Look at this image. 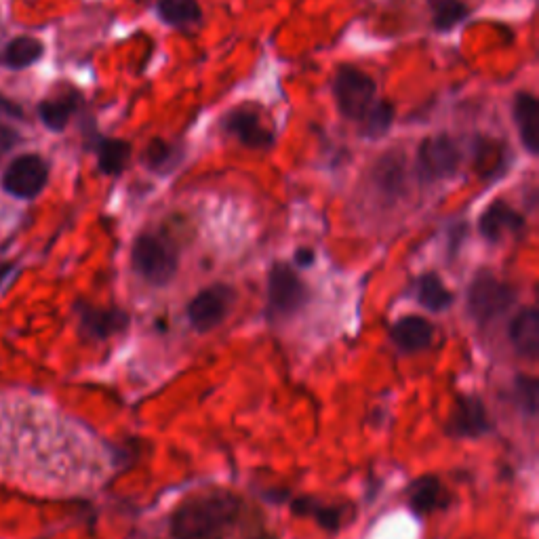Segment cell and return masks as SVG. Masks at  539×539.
I'll list each match as a JSON object with an SVG mask.
<instances>
[{"label":"cell","mask_w":539,"mask_h":539,"mask_svg":"<svg viewBox=\"0 0 539 539\" xmlns=\"http://www.w3.org/2000/svg\"><path fill=\"white\" fill-rule=\"evenodd\" d=\"M238 510L232 495L215 493L192 497L171 518L175 539H222Z\"/></svg>","instance_id":"1"},{"label":"cell","mask_w":539,"mask_h":539,"mask_svg":"<svg viewBox=\"0 0 539 539\" xmlns=\"http://www.w3.org/2000/svg\"><path fill=\"white\" fill-rule=\"evenodd\" d=\"M333 97L339 114L361 123L377 102V85L365 70L344 64L333 76Z\"/></svg>","instance_id":"2"},{"label":"cell","mask_w":539,"mask_h":539,"mask_svg":"<svg viewBox=\"0 0 539 539\" xmlns=\"http://www.w3.org/2000/svg\"><path fill=\"white\" fill-rule=\"evenodd\" d=\"M133 268L152 287L169 285L179 268V257L171 243L156 234L137 236L131 251Z\"/></svg>","instance_id":"3"},{"label":"cell","mask_w":539,"mask_h":539,"mask_svg":"<svg viewBox=\"0 0 539 539\" xmlns=\"http://www.w3.org/2000/svg\"><path fill=\"white\" fill-rule=\"evenodd\" d=\"M462 148L449 135H430L417 148V173L422 182L432 184L449 179L462 165Z\"/></svg>","instance_id":"4"},{"label":"cell","mask_w":539,"mask_h":539,"mask_svg":"<svg viewBox=\"0 0 539 539\" xmlns=\"http://www.w3.org/2000/svg\"><path fill=\"white\" fill-rule=\"evenodd\" d=\"M222 129L226 135L234 137L249 150L268 152L274 148L276 135L274 129L266 123L262 110L255 106H238L222 118Z\"/></svg>","instance_id":"5"},{"label":"cell","mask_w":539,"mask_h":539,"mask_svg":"<svg viewBox=\"0 0 539 539\" xmlns=\"http://www.w3.org/2000/svg\"><path fill=\"white\" fill-rule=\"evenodd\" d=\"M49 182V165L43 156L24 154L9 163L3 175V190L13 198L32 201Z\"/></svg>","instance_id":"6"},{"label":"cell","mask_w":539,"mask_h":539,"mask_svg":"<svg viewBox=\"0 0 539 539\" xmlns=\"http://www.w3.org/2000/svg\"><path fill=\"white\" fill-rule=\"evenodd\" d=\"M514 304L510 285L497 281L491 274H481L468 291V308L478 323H489Z\"/></svg>","instance_id":"7"},{"label":"cell","mask_w":539,"mask_h":539,"mask_svg":"<svg viewBox=\"0 0 539 539\" xmlns=\"http://www.w3.org/2000/svg\"><path fill=\"white\" fill-rule=\"evenodd\" d=\"M306 302L302 278L285 264H276L268 278V314L270 318H287Z\"/></svg>","instance_id":"8"},{"label":"cell","mask_w":539,"mask_h":539,"mask_svg":"<svg viewBox=\"0 0 539 539\" xmlns=\"http://www.w3.org/2000/svg\"><path fill=\"white\" fill-rule=\"evenodd\" d=\"M236 302V293L228 285H211L198 293L188 306V321L198 331H211L226 321L232 306Z\"/></svg>","instance_id":"9"},{"label":"cell","mask_w":539,"mask_h":539,"mask_svg":"<svg viewBox=\"0 0 539 539\" xmlns=\"http://www.w3.org/2000/svg\"><path fill=\"white\" fill-rule=\"evenodd\" d=\"M491 428L485 405L476 396L459 398L449 422V432L459 438H476Z\"/></svg>","instance_id":"10"},{"label":"cell","mask_w":539,"mask_h":539,"mask_svg":"<svg viewBox=\"0 0 539 539\" xmlns=\"http://www.w3.org/2000/svg\"><path fill=\"white\" fill-rule=\"evenodd\" d=\"M514 125L518 129L523 148L535 156L539 152V102L529 91L516 93L514 97Z\"/></svg>","instance_id":"11"},{"label":"cell","mask_w":539,"mask_h":539,"mask_svg":"<svg viewBox=\"0 0 539 539\" xmlns=\"http://www.w3.org/2000/svg\"><path fill=\"white\" fill-rule=\"evenodd\" d=\"M523 228L525 217L504 201H495L493 205H489L481 215V222H478V230H481V234L491 243L502 241L508 232H521Z\"/></svg>","instance_id":"12"},{"label":"cell","mask_w":539,"mask_h":539,"mask_svg":"<svg viewBox=\"0 0 539 539\" xmlns=\"http://www.w3.org/2000/svg\"><path fill=\"white\" fill-rule=\"evenodd\" d=\"M89 148L97 154V167L104 175H121L131 158V144L127 139H116V137H104V135H95Z\"/></svg>","instance_id":"13"},{"label":"cell","mask_w":539,"mask_h":539,"mask_svg":"<svg viewBox=\"0 0 539 539\" xmlns=\"http://www.w3.org/2000/svg\"><path fill=\"white\" fill-rule=\"evenodd\" d=\"M390 335L392 342L401 350L417 352L432 344L434 329L422 316H405L392 327Z\"/></svg>","instance_id":"14"},{"label":"cell","mask_w":539,"mask_h":539,"mask_svg":"<svg viewBox=\"0 0 539 539\" xmlns=\"http://www.w3.org/2000/svg\"><path fill=\"white\" fill-rule=\"evenodd\" d=\"M510 339L518 354L535 358L539 352V312L531 306L516 314L510 325Z\"/></svg>","instance_id":"15"},{"label":"cell","mask_w":539,"mask_h":539,"mask_svg":"<svg viewBox=\"0 0 539 539\" xmlns=\"http://www.w3.org/2000/svg\"><path fill=\"white\" fill-rule=\"evenodd\" d=\"M156 13L163 24L175 30H188L203 22L198 0H156Z\"/></svg>","instance_id":"16"},{"label":"cell","mask_w":539,"mask_h":539,"mask_svg":"<svg viewBox=\"0 0 539 539\" xmlns=\"http://www.w3.org/2000/svg\"><path fill=\"white\" fill-rule=\"evenodd\" d=\"M45 55L43 41H38L34 36H17L5 47L0 64L9 70H26L34 64H38Z\"/></svg>","instance_id":"17"},{"label":"cell","mask_w":539,"mask_h":539,"mask_svg":"<svg viewBox=\"0 0 539 539\" xmlns=\"http://www.w3.org/2000/svg\"><path fill=\"white\" fill-rule=\"evenodd\" d=\"M78 102H81V97L76 93L64 95L59 99H45V102H41V106H38V118H41V123L49 131L62 133L72 121L74 112L78 110Z\"/></svg>","instance_id":"18"},{"label":"cell","mask_w":539,"mask_h":539,"mask_svg":"<svg viewBox=\"0 0 539 539\" xmlns=\"http://www.w3.org/2000/svg\"><path fill=\"white\" fill-rule=\"evenodd\" d=\"M428 7L432 13V26L438 34H447L459 24H464L470 7L464 0H428Z\"/></svg>","instance_id":"19"},{"label":"cell","mask_w":539,"mask_h":539,"mask_svg":"<svg viewBox=\"0 0 539 539\" xmlns=\"http://www.w3.org/2000/svg\"><path fill=\"white\" fill-rule=\"evenodd\" d=\"M375 184L388 196L401 194L405 186V158L398 152L386 154L375 167Z\"/></svg>","instance_id":"20"},{"label":"cell","mask_w":539,"mask_h":539,"mask_svg":"<svg viewBox=\"0 0 539 539\" xmlns=\"http://www.w3.org/2000/svg\"><path fill=\"white\" fill-rule=\"evenodd\" d=\"M443 499H445L443 485H441V481H438V478H432V476L419 478V481L409 491V504H411L413 512H417V514H428L436 508H441Z\"/></svg>","instance_id":"21"},{"label":"cell","mask_w":539,"mask_h":539,"mask_svg":"<svg viewBox=\"0 0 539 539\" xmlns=\"http://www.w3.org/2000/svg\"><path fill=\"white\" fill-rule=\"evenodd\" d=\"M417 299L424 308L432 312H441L451 306L453 295L436 274H426L419 278L417 283Z\"/></svg>","instance_id":"22"},{"label":"cell","mask_w":539,"mask_h":539,"mask_svg":"<svg viewBox=\"0 0 539 539\" xmlns=\"http://www.w3.org/2000/svg\"><path fill=\"white\" fill-rule=\"evenodd\" d=\"M81 316H83V329L93 337H108L127 325V316L121 312L87 308L81 312Z\"/></svg>","instance_id":"23"},{"label":"cell","mask_w":539,"mask_h":539,"mask_svg":"<svg viewBox=\"0 0 539 539\" xmlns=\"http://www.w3.org/2000/svg\"><path fill=\"white\" fill-rule=\"evenodd\" d=\"M394 118H396V108H394L392 102H388V99L375 102L371 106V110L365 114L363 121H361L363 135L369 137V139L384 137L392 129Z\"/></svg>","instance_id":"24"},{"label":"cell","mask_w":539,"mask_h":539,"mask_svg":"<svg viewBox=\"0 0 539 539\" xmlns=\"http://www.w3.org/2000/svg\"><path fill=\"white\" fill-rule=\"evenodd\" d=\"M476 167L483 177H493L495 171H504V148L499 144L487 142V139H476Z\"/></svg>","instance_id":"25"},{"label":"cell","mask_w":539,"mask_h":539,"mask_svg":"<svg viewBox=\"0 0 539 539\" xmlns=\"http://www.w3.org/2000/svg\"><path fill=\"white\" fill-rule=\"evenodd\" d=\"M175 158H177V150L171 144H167L165 139H161V137L152 139V142L146 148V152H144L146 167L150 171H158V173H163L169 167H173Z\"/></svg>","instance_id":"26"},{"label":"cell","mask_w":539,"mask_h":539,"mask_svg":"<svg viewBox=\"0 0 539 539\" xmlns=\"http://www.w3.org/2000/svg\"><path fill=\"white\" fill-rule=\"evenodd\" d=\"M514 398L516 405L525 415L533 417L537 413L539 405V384L535 377H518L514 386Z\"/></svg>","instance_id":"27"},{"label":"cell","mask_w":539,"mask_h":539,"mask_svg":"<svg viewBox=\"0 0 539 539\" xmlns=\"http://www.w3.org/2000/svg\"><path fill=\"white\" fill-rule=\"evenodd\" d=\"M293 510L304 512V514H314L318 518V523L327 529H335L339 525V510H335V508H323V506H316L310 502H297L293 506Z\"/></svg>","instance_id":"28"},{"label":"cell","mask_w":539,"mask_h":539,"mask_svg":"<svg viewBox=\"0 0 539 539\" xmlns=\"http://www.w3.org/2000/svg\"><path fill=\"white\" fill-rule=\"evenodd\" d=\"M22 139H19V133L11 129L9 125H0V152H9L13 150Z\"/></svg>","instance_id":"29"},{"label":"cell","mask_w":539,"mask_h":539,"mask_svg":"<svg viewBox=\"0 0 539 539\" xmlns=\"http://www.w3.org/2000/svg\"><path fill=\"white\" fill-rule=\"evenodd\" d=\"M0 116L5 118H13V121H19V118H24V110L22 106H17L13 99L0 95Z\"/></svg>","instance_id":"30"},{"label":"cell","mask_w":539,"mask_h":539,"mask_svg":"<svg viewBox=\"0 0 539 539\" xmlns=\"http://www.w3.org/2000/svg\"><path fill=\"white\" fill-rule=\"evenodd\" d=\"M295 259H297L299 266H310L314 262V253L312 251H297Z\"/></svg>","instance_id":"31"},{"label":"cell","mask_w":539,"mask_h":539,"mask_svg":"<svg viewBox=\"0 0 539 539\" xmlns=\"http://www.w3.org/2000/svg\"><path fill=\"white\" fill-rule=\"evenodd\" d=\"M13 272V264H0V287H3Z\"/></svg>","instance_id":"32"},{"label":"cell","mask_w":539,"mask_h":539,"mask_svg":"<svg viewBox=\"0 0 539 539\" xmlns=\"http://www.w3.org/2000/svg\"><path fill=\"white\" fill-rule=\"evenodd\" d=\"M135 3H139V5H146V3H148V0H135Z\"/></svg>","instance_id":"33"}]
</instances>
